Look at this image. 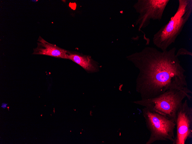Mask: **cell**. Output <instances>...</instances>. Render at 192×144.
<instances>
[{
	"label": "cell",
	"instance_id": "1",
	"mask_svg": "<svg viewBox=\"0 0 192 144\" xmlns=\"http://www.w3.org/2000/svg\"><path fill=\"white\" fill-rule=\"evenodd\" d=\"M176 51L175 47L160 51L147 47L126 57L139 71L136 90L141 99L155 97L169 90L188 89L185 70Z\"/></svg>",
	"mask_w": 192,
	"mask_h": 144
},
{
	"label": "cell",
	"instance_id": "2",
	"mask_svg": "<svg viewBox=\"0 0 192 144\" xmlns=\"http://www.w3.org/2000/svg\"><path fill=\"white\" fill-rule=\"evenodd\" d=\"M192 12V0H179L176 11L170 20L154 35V45L162 51L174 43Z\"/></svg>",
	"mask_w": 192,
	"mask_h": 144
},
{
	"label": "cell",
	"instance_id": "3",
	"mask_svg": "<svg viewBox=\"0 0 192 144\" xmlns=\"http://www.w3.org/2000/svg\"><path fill=\"white\" fill-rule=\"evenodd\" d=\"M191 91L185 89L169 90L155 97L133 102L149 110L162 115L175 123L177 112L184 99L190 100Z\"/></svg>",
	"mask_w": 192,
	"mask_h": 144
},
{
	"label": "cell",
	"instance_id": "4",
	"mask_svg": "<svg viewBox=\"0 0 192 144\" xmlns=\"http://www.w3.org/2000/svg\"><path fill=\"white\" fill-rule=\"evenodd\" d=\"M143 114L147 127L150 133L146 144L157 141H170L175 144V123L167 117L144 107Z\"/></svg>",
	"mask_w": 192,
	"mask_h": 144
},
{
	"label": "cell",
	"instance_id": "5",
	"mask_svg": "<svg viewBox=\"0 0 192 144\" xmlns=\"http://www.w3.org/2000/svg\"><path fill=\"white\" fill-rule=\"evenodd\" d=\"M169 0H138L133 5L139 14L135 25L139 31L147 27L151 20H161L164 11Z\"/></svg>",
	"mask_w": 192,
	"mask_h": 144
},
{
	"label": "cell",
	"instance_id": "6",
	"mask_svg": "<svg viewBox=\"0 0 192 144\" xmlns=\"http://www.w3.org/2000/svg\"><path fill=\"white\" fill-rule=\"evenodd\" d=\"M175 144H185L192 138V108L187 100L183 102L176 114Z\"/></svg>",
	"mask_w": 192,
	"mask_h": 144
},
{
	"label": "cell",
	"instance_id": "7",
	"mask_svg": "<svg viewBox=\"0 0 192 144\" xmlns=\"http://www.w3.org/2000/svg\"><path fill=\"white\" fill-rule=\"evenodd\" d=\"M37 41H39L37 43V46L33 49L32 54L43 55L68 59V51L49 43L40 36Z\"/></svg>",
	"mask_w": 192,
	"mask_h": 144
},
{
	"label": "cell",
	"instance_id": "8",
	"mask_svg": "<svg viewBox=\"0 0 192 144\" xmlns=\"http://www.w3.org/2000/svg\"><path fill=\"white\" fill-rule=\"evenodd\" d=\"M68 59L75 62L83 68L87 72H94L99 70L98 63L89 55H84L68 51Z\"/></svg>",
	"mask_w": 192,
	"mask_h": 144
},
{
	"label": "cell",
	"instance_id": "9",
	"mask_svg": "<svg viewBox=\"0 0 192 144\" xmlns=\"http://www.w3.org/2000/svg\"><path fill=\"white\" fill-rule=\"evenodd\" d=\"M176 55L177 57L180 55H187L192 56V53L191 52L189 51L187 49L184 48H181L178 50Z\"/></svg>",
	"mask_w": 192,
	"mask_h": 144
},
{
	"label": "cell",
	"instance_id": "10",
	"mask_svg": "<svg viewBox=\"0 0 192 144\" xmlns=\"http://www.w3.org/2000/svg\"><path fill=\"white\" fill-rule=\"evenodd\" d=\"M7 104L6 103H3L2 104L1 106V107L5 109L7 108Z\"/></svg>",
	"mask_w": 192,
	"mask_h": 144
}]
</instances>
